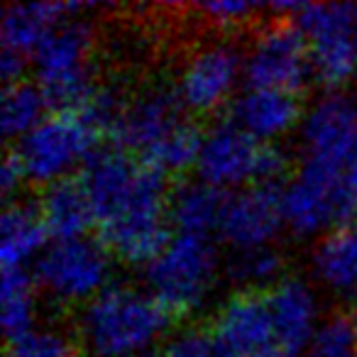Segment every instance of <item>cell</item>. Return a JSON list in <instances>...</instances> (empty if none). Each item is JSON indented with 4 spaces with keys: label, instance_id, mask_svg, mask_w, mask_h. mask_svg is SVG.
Masks as SVG:
<instances>
[{
    "label": "cell",
    "instance_id": "obj_3",
    "mask_svg": "<svg viewBox=\"0 0 357 357\" xmlns=\"http://www.w3.org/2000/svg\"><path fill=\"white\" fill-rule=\"evenodd\" d=\"M298 172L357 204V100L342 93L318 98L298 128Z\"/></svg>",
    "mask_w": 357,
    "mask_h": 357
},
{
    "label": "cell",
    "instance_id": "obj_21",
    "mask_svg": "<svg viewBox=\"0 0 357 357\" xmlns=\"http://www.w3.org/2000/svg\"><path fill=\"white\" fill-rule=\"evenodd\" d=\"M223 201L225 196L201 178L184 181L169 194V223L181 235L211 238V233L218 230Z\"/></svg>",
    "mask_w": 357,
    "mask_h": 357
},
{
    "label": "cell",
    "instance_id": "obj_31",
    "mask_svg": "<svg viewBox=\"0 0 357 357\" xmlns=\"http://www.w3.org/2000/svg\"><path fill=\"white\" fill-rule=\"evenodd\" d=\"M252 357H289V355H284L279 347H272V350H264V352H259V355H252Z\"/></svg>",
    "mask_w": 357,
    "mask_h": 357
},
{
    "label": "cell",
    "instance_id": "obj_14",
    "mask_svg": "<svg viewBox=\"0 0 357 357\" xmlns=\"http://www.w3.org/2000/svg\"><path fill=\"white\" fill-rule=\"evenodd\" d=\"M267 308L272 316L274 345L289 357L308 352L321 328V301L303 277H284L267 289Z\"/></svg>",
    "mask_w": 357,
    "mask_h": 357
},
{
    "label": "cell",
    "instance_id": "obj_28",
    "mask_svg": "<svg viewBox=\"0 0 357 357\" xmlns=\"http://www.w3.org/2000/svg\"><path fill=\"white\" fill-rule=\"evenodd\" d=\"M162 357H225V355L220 352L218 342L213 340L211 333L186 328V331H178L164 345Z\"/></svg>",
    "mask_w": 357,
    "mask_h": 357
},
{
    "label": "cell",
    "instance_id": "obj_16",
    "mask_svg": "<svg viewBox=\"0 0 357 357\" xmlns=\"http://www.w3.org/2000/svg\"><path fill=\"white\" fill-rule=\"evenodd\" d=\"M230 123L262 144H274L301 128L303 110L296 93L274 89H248L230 103Z\"/></svg>",
    "mask_w": 357,
    "mask_h": 357
},
{
    "label": "cell",
    "instance_id": "obj_25",
    "mask_svg": "<svg viewBox=\"0 0 357 357\" xmlns=\"http://www.w3.org/2000/svg\"><path fill=\"white\" fill-rule=\"evenodd\" d=\"M308 357H357V321L350 313H333L323 318Z\"/></svg>",
    "mask_w": 357,
    "mask_h": 357
},
{
    "label": "cell",
    "instance_id": "obj_33",
    "mask_svg": "<svg viewBox=\"0 0 357 357\" xmlns=\"http://www.w3.org/2000/svg\"><path fill=\"white\" fill-rule=\"evenodd\" d=\"M355 22H357V8H355Z\"/></svg>",
    "mask_w": 357,
    "mask_h": 357
},
{
    "label": "cell",
    "instance_id": "obj_12",
    "mask_svg": "<svg viewBox=\"0 0 357 357\" xmlns=\"http://www.w3.org/2000/svg\"><path fill=\"white\" fill-rule=\"evenodd\" d=\"M264 144L250 137L230 120L211 125L204 132L196 159V174L204 184L218 191L248 189V184L259 181V162Z\"/></svg>",
    "mask_w": 357,
    "mask_h": 357
},
{
    "label": "cell",
    "instance_id": "obj_22",
    "mask_svg": "<svg viewBox=\"0 0 357 357\" xmlns=\"http://www.w3.org/2000/svg\"><path fill=\"white\" fill-rule=\"evenodd\" d=\"M3 331L15 342L35 331L37 321V282L27 269H3Z\"/></svg>",
    "mask_w": 357,
    "mask_h": 357
},
{
    "label": "cell",
    "instance_id": "obj_6",
    "mask_svg": "<svg viewBox=\"0 0 357 357\" xmlns=\"http://www.w3.org/2000/svg\"><path fill=\"white\" fill-rule=\"evenodd\" d=\"M93 27L81 17L61 22L32 56L35 84L56 110H79L98 86L91 74Z\"/></svg>",
    "mask_w": 357,
    "mask_h": 357
},
{
    "label": "cell",
    "instance_id": "obj_29",
    "mask_svg": "<svg viewBox=\"0 0 357 357\" xmlns=\"http://www.w3.org/2000/svg\"><path fill=\"white\" fill-rule=\"evenodd\" d=\"M22 181H25V176H22V169H20L17 159L13 157V152H10L6 157V162H3V169H0V189H3L6 199H13V194L20 189Z\"/></svg>",
    "mask_w": 357,
    "mask_h": 357
},
{
    "label": "cell",
    "instance_id": "obj_26",
    "mask_svg": "<svg viewBox=\"0 0 357 357\" xmlns=\"http://www.w3.org/2000/svg\"><path fill=\"white\" fill-rule=\"evenodd\" d=\"M6 357H76V350L64 333L35 328L30 335L10 342Z\"/></svg>",
    "mask_w": 357,
    "mask_h": 357
},
{
    "label": "cell",
    "instance_id": "obj_20",
    "mask_svg": "<svg viewBox=\"0 0 357 357\" xmlns=\"http://www.w3.org/2000/svg\"><path fill=\"white\" fill-rule=\"evenodd\" d=\"M37 208L52 240L86 238V230L96 225L93 208L79 178H66L54 186H47Z\"/></svg>",
    "mask_w": 357,
    "mask_h": 357
},
{
    "label": "cell",
    "instance_id": "obj_4",
    "mask_svg": "<svg viewBox=\"0 0 357 357\" xmlns=\"http://www.w3.org/2000/svg\"><path fill=\"white\" fill-rule=\"evenodd\" d=\"M220 259L211 238L174 233L144 264V289L169 316H191L213 296Z\"/></svg>",
    "mask_w": 357,
    "mask_h": 357
},
{
    "label": "cell",
    "instance_id": "obj_30",
    "mask_svg": "<svg viewBox=\"0 0 357 357\" xmlns=\"http://www.w3.org/2000/svg\"><path fill=\"white\" fill-rule=\"evenodd\" d=\"M25 56L10 54V52H3V59H0V74L6 79V84H17L22 81V71H25Z\"/></svg>",
    "mask_w": 357,
    "mask_h": 357
},
{
    "label": "cell",
    "instance_id": "obj_15",
    "mask_svg": "<svg viewBox=\"0 0 357 357\" xmlns=\"http://www.w3.org/2000/svg\"><path fill=\"white\" fill-rule=\"evenodd\" d=\"M211 335L225 357H252L277 347L267 298L245 289L228 296L215 311Z\"/></svg>",
    "mask_w": 357,
    "mask_h": 357
},
{
    "label": "cell",
    "instance_id": "obj_13",
    "mask_svg": "<svg viewBox=\"0 0 357 357\" xmlns=\"http://www.w3.org/2000/svg\"><path fill=\"white\" fill-rule=\"evenodd\" d=\"M282 228V189L255 184L225 196L215 233L233 252H250L272 248Z\"/></svg>",
    "mask_w": 357,
    "mask_h": 357
},
{
    "label": "cell",
    "instance_id": "obj_24",
    "mask_svg": "<svg viewBox=\"0 0 357 357\" xmlns=\"http://www.w3.org/2000/svg\"><path fill=\"white\" fill-rule=\"evenodd\" d=\"M225 272L235 284L245 287V291H255L259 287L272 289L279 279H284V257L274 248L233 252L225 264Z\"/></svg>",
    "mask_w": 357,
    "mask_h": 357
},
{
    "label": "cell",
    "instance_id": "obj_32",
    "mask_svg": "<svg viewBox=\"0 0 357 357\" xmlns=\"http://www.w3.org/2000/svg\"><path fill=\"white\" fill-rule=\"evenodd\" d=\"M355 316H357V294H355Z\"/></svg>",
    "mask_w": 357,
    "mask_h": 357
},
{
    "label": "cell",
    "instance_id": "obj_1",
    "mask_svg": "<svg viewBox=\"0 0 357 357\" xmlns=\"http://www.w3.org/2000/svg\"><path fill=\"white\" fill-rule=\"evenodd\" d=\"M100 243L125 264H147L167 245L169 196L159 172L120 147L98 149L79 176Z\"/></svg>",
    "mask_w": 357,
    "mask_h": 357
},
{
    "label": "cell",
    "instance_id": "obj_18",
    "mask_svg": "<svg viewBox=\"0 0 357 357\" xmlns=\"http://www.w3.org/2000/svg\"><path fill=\"white\" fill-rule=\"evenodd\" d=\"M311 272L333 294H357V220L331 230L316 243Z\"/></svg>",
    "mask_w": 357,
    "mask_h": 357
},
{
    "label": "cell",
    "instance_id": "obj_19",
    "mask_svg": "<svg viewBox=\"0 0 357 357\" xmlns=\"http://www.w3.org/2000/svg\"><path fill=\"white\" fill-rule=\"evenodd\" d=\"M47 233L40 208L25 201L8 204L0 220V259L3 269H25V264L37 262L47 250Z\"/></svg>",
    "mask_w": 357,
    "mask_h": 357
},
{
    "label": "cell",
    "instance_id": "obj_23",
    "mask_svg": "<svg viewBox=\"0 0 357 357\" xmlns=\"http://www.w3.org/2000/svg\"><path fill=\"white\" fill-rule=\"evenodd\" d=\"M47 108H50V100L37 84L17 81V84L6 86L3 103H0L3 135L8 139H22L50 115Z\"/></svg>",
    "mask_w": 357,
    "mask_h": 357
},
{
    "label": "cell",
    "instance_id": "obj_11",
    "mask_svg": "<svg viewBox=\"0 0 357 357\" xmlns=\"http://www.w3.org/2000/svg\"><path fill=\"white\" fill-rule=\"evenodd\" d=\"M243 79L245 52L233 42L213 40L201 45L184 61L176 79V93L189 113L211 115L233 103Z\"/></svg>",
    "mask_w": 357,
    "mask_h": 357
},
{
    "label": "cell",
    "instance_id": "obj_5",
    "mask_svg": "<svg viewBox=\"0 0 357 357\" xmlns=\"http://www.w3.org/2000/svg\"><path fill=\"white\" fill-rule=\"evenodd\" d=\"M98 132L100 125L84 110H54L30 135L17 139L13 157L20 164L25 181L47 189L86 167L98 152Z\"/></svg>",
    "mask_w": 357,
    "mask_h": 357
},
{
    "label": "cell",
    "instance_id": "obj_8",
    "mask_svg": "<svg viewBox=\"0 0 357 357\" xmlns=\"http://www.w3.org/2000/svg\"><path fill=\"white\" fill-rule=\"evenodd\" d=\"M311 52L313 76L331 89L347 86L357 76L355 8L345 3H301L291 17Z\"/></svg>",
    "mask_w": 357,
    "mask_h": 357
},
{
    "label": "cell",
    "instance_id": "obj_27",
    "mask_svg": "<svg viewBox=\"0 0 357 357\" xmlns=\"http://www.w3.org/2000/svg\"><path fill=\"white\" fill-rule=\"evenodd\" d=\"M194 10H199V15L204 20L213 22L220 30H235V27L250 22L255 15L267 10V3H245V0H225V3H201Z\"/></svg>",
    "mask_w": 357,
    "mask_h": 357
},
{
    "label": "cell",
    "instance_id": "obj_7",
    "mask_svg": "<svg viewBox=\"0 0 357 357\" xmlns=\"http://www.w3.org/2000/svg\"><path fill=\"white\" fill-rule=\"evenodd\" d=\"M113 255L100 240L74 238L54 240L35 262L37 289L61 306H86L105 287H110Z\"/></svg>",
    "mask_w": 357,
    "mask_h": 357
},
{
    "label": "cell",
    "instance_id": "obj_9",
    "mask_svg": "<svg viewBox=\"0 0 357 357\" xmlns=\"http://www.w3.org/2000/svg\"><path fill=\"white\" fill-rule=\"evenodd\" d=\"M184 113L186 108L178 100L176 86L149 84L120 103L108 132L120 149L147 159L181 125L189 123Z\"/></svg>",
    "mask_w": 357,
    "mask_h": 357
},
{
    "label": "cell",
    "instance_id": "obj_2",
    "mask_svg": "<svg viewBox=\"0 0 357 357\" xmlns=\"http://www.w3.org/2000/svg\"><path fill=\"white\" fill-rule=\"evenodd\" d=\"M169 318L147 289L110 284L81 306L76 333L93 357H147L162 340Z\"/></svg>",
    "mask_w": 357,
    "mask_h": 357
},
{
    "label": "cell",
    "instance_id": "obj_10",
    "mask_svg": "<svg viewBox=\"0 0 357 357\" xmlns=\"http://www.w3.org/2000/svg\"><path fill=\"white\" fill-rule=\"evenodd\" d=\"M311 76V52L294 22L277 20L262 27L245 52V81L252 89H274L298 96Z\"/></svg>",
    "mask_w": 357,
    "mask_h": 357
},
{
    "label": "cell",
    "instance_id": "obj_17",
    "mask_svg": "<svg viewBox=\"0 0 357 357\" xmlns=\"http://www.w3.org/2000/svg\"><path fill=\"white\" fill-rule=\"evenodd\" d=\"M89 8L91 6H76V3H10L0 17L3 52L35 56L61 22Z\"/></svg>",
    "mask_w": 357,
    "mask_h": 357
}]
</instances>
